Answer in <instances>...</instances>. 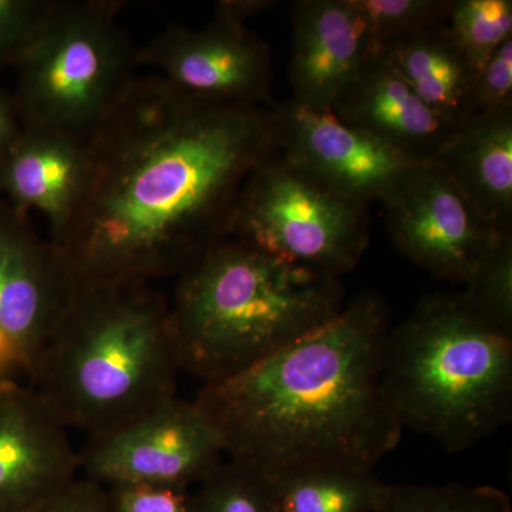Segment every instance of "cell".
Wrapping results in <instances>:
<instances>
[{
  "label": "cell",
  "instance_id": "6da1fadb",
  "mask_svg": "<svg viewBox=\"0 0 512 512\" xmlns=\"http://www.w3.org/2000/svg\"><path fill=\"white\" fill-rule=\"evenodd\" d=\"M79 210L56 242L76 285L177 278L231 237L242 187L276 153L271 107L188 96L137 76L87 140Z\"/></svg>",
  "mask_w": 512,
  "mask_h": 512
},
{
  "label": "cell",
  "instance_id": "7a4b0ae2",
  "mask_svg": "<svg viewBox=\"0 0 512 512\" xmlns=\"http://www.w3.org/2000/svg\"><path fill=\"white\" fill-rule=\"evenodd\" d=\"M390 315L375 293L238 375L204 383L195 402L229 460L274 481L319 470L373 473L402 440L383 389Z\"/></svg>",
  "mask_w": 512,
  "mask_h": 512
},
{
  "label": "cell",
  "instance_id": "3957f363",
  "mask_svg": "<svg viewBox=\"0 0 512 512\" xmlns=\"http://www.w3.org/2000/svg\"><path fill=\"white\" fill-rule=\"evenodd\" d=\"M180 372L168 299L153 285H76L28 384L92 437L177 397Z\"/></svg>",
  "mask_w": 512,
  "mask_h": 512
},
{
  "label": "cell",
  "instance_id": "277c9868",
  "mask_svg": "<svg viewBox=\"0 0 512 512\" xmlns=\"http://www.w3.org/2000/svg\"><path fill=\"white\" fill-rule=\"evenodd\" d=\"M168 308L183 372L211 383L326 325L345 291L338 278L228 237L177 276Z\"/></svg>",
  "mask_w": 512,
  "mask_h": 512
},
{
  "label": "cell",
  "instance_id": "5b68a950",
  "mask_svg": "<svg viewBox=\"0 0 512 512\" xmlns=\"http://www.w3.org/2000/svg\"><path fill=\"white\" fill-rule=\"evenodd\" d=\"M383 389L403 429L460 453L512 416V333L463 293H433L387 336Z\"/></svg>",
  "mask_w": 512,
  "mask_h": 512
},
{
  "label": "cell",
  "instance_id": "8992f818",
  "mask_svg": "<svg viewBox=\"0 0 512 512\" xmlns=\"http://www.w3.org/2000/svg\"><path fill=\"white\" fill-rule=\"evenodd\" d=\"M116 0H52L13 66L22 126L89 140L137 77Z\"/></svg>",
  "mask_w": 512,
  "mask_h": 512
},
{
  "label": "cell",
  "instance_id": "52a82bcc",
  "mask_svg": "<svg viewBox=\"0 0 512 512\" xmlns=\"http://www.w3.org/2000/svg\"><path fill=\"white\" fill-rule=\"evenodd\" d=\"M367 207L276 150L242 187L231 237L339 279L356 268L369 247Z\"/></svg>",
  "mask_w": 512,
  "mask_h": 512
},
{
  "label": "cell",
  "instance_id": "ba28073f",
  "mask_svg": "<svg viewBox=\"0 0 512 512\" xmlns=\"http://www.w3.org/2000/svg\"><path fill=\"white\" fill-rule=\"evenodd\" d=\"M77 454L80 476L104 487L191 488L220 466L225 451L200 404L177 396L119 429L87 437Z\"/></svg>",
  "mask_w": 512,
  "mask_h": 512
},
{
  "label": "cell",
  "instance_id": "9c48e42d",
  "mask_svg": "<svg viewBox=\"0 0 512 512\" xmlns=\"http://www.w3.org/2000/svg\"><path fill=\"white\" fill-rule=\"evenodd\" d=\"M394 247L441 281L466 284L512 231L487 220L439 163L421 165L384 202Z\"/></svg>",
  "mask_w": 512,
  "mask_h": 512
},
{
  "label": "cell",
  "instance_id": "30bf717a",
  "mask_svg": "<svg viewBox=\"0 0 512 512\" xmlns=\"http://www.w3.org/2000/svg\"><path fill=\"white\" fill-rule=\"evenodd\" d=\"M138 66L188 96L229 106L272 107V56L241 23L214 16L202 28L174 25L138 47Z\"/></svg>",
  "mask_w": 512,
  "mask_h": 512
},
{
  "label": "cell",
  "instance_id": "8fae6325",
  "mask_svg": "<svg viewBox=\"0 0 512 512\" xmlns=\"http://www.w3.org/2000/svg\"><path fill=\"white\" fill-rule=\"evenodd\" d=\"M279 153L353 200L386 202L421 165L330 110L291 100L271 107Z\"/></svg>",
  "mask_w": 512,
  "mask_h": 512
},
{
  "label": "cell",
  "instance_id": "7c38bea8",
  "mask_svg": "<svg viewBox=\"0 0 512 512\" xmlns=\"http://www.w3.org/2000/svg\"><path fill=\"white\" fill-rule=\"evenodd\" d=\"M74 288L59 248L37 234L26 212L0 198V332L18 350L26 376L62 320Z\"/></svg>",
  "mask_w": 512,
  "mask_h": 512
},
{
  "label": "cell",
  "instance_id": "4fadbf2b",
  "mask_svg": "<svg viewBox=\"0 0 512 512\" xmlns=\"http://www.w3.org/2000/svg\"><path fill=\"white\" fill-rule=\"evenodd\" d=\"M80 476L66 424L29 386L0 389V512H30Z\"/></svg>",
  "mask_w": 512,
  "mask_h": 512
},
{
  "label": "cell",
  "instance_id": "5bb4252c",
  "mask_svg": "<svg viewBox=\"0 0 512 512\" xmlns=\"http://www.w3.org/2000/svg\"><path fill=\"white\" fill-rule=\"evenodd\" d=\"M291 23V101L333 111L375 55L365 22L350 0H296Z\"/></svg>",
  "mask_w": 512,
  "mask_h": 512
},
{
  "label": "cell",
  "instance_id": "9a60e30c",
  "mask_svg": "<svg viewBox=\"0 0 512 512\" xmlns=\"http://www.w3.org/2000/svg\"><path fill=\"white\" fill-rule=\"evenodd\" d=\"M87 177L89 146L83 138L23 127L0 154V197L26 214L42 212L53 244L79 210Z\"/></svg>",
  "mask_w": 512,
  "mask_h": 512
},
{
  "label": "cell",
  "instance_id": "2e32d148",
  "mask_svg": "<svg viewBox=\"0 0 512 512\" xmlns=\"http://www.w3.org/2000/svg\"><path fill=\"white\" fill-rule=\"evenodd\" d=\"M333 113L421 163H437L461 124L421 100L376 55L367 60Z\"/></svg>",
  "mask_w": 512,
  "mask_h": 512
},
{
  "label": "cell",
  "instance_id": "e0dca14e",
  "mask_svg": "<svg viewBox=\"0 0 512 512\" xmlns=\"http://www.w3.org/2000/svg\"><path fill=\"white\" fill-rule=\"evenodd\" d=\"M437 163L488 221L512 231V106L463 121Z\"/></svg>",
  "mask_w": 512,
  "mask_h": 512
},
{
  "label": "cell",
  "instance_id": "ac0fdd59",
  "mask_svg": "<svg viewBox=\"0 0 512 512\" xmlns=\"http://www.w3.org/2000/svg\"><path fill=\"white\" fill-rule=\"evenodd\" d=\"M444 18L383 46L376 56L430 107L463 123L474 116L476 70L454 42Z\"/></svg>",
  "mask_w": 512,
  "mask_h": 512
},
{
  "label": "cell",
  "instance_id": "d6986e66",
  "mask_svg": "<svg viewBox=\"0 0 512 512\" xmlns=\"http://www.w3.org/2000/svg\"><path fill=\"white\" fill-rule=\"evenodd\" d=\"M279 512H377L387 484L373 473L319 470L275 481Z\"/></svg>",
  "mask_w": 512,
  "mask_h": 512
},
{
  "label": "cell",
  "instance_id": "ffe728a7",
  "mask_svg": "<svg viewBox=\"0 0 512 512\" xmlns=\"http://www.w3.org/2000/svg\"><path fill=\"white\" fill-rule=\"evenodd\" d=\"M195 512H279L274 480L227 458L192 490Z\"/></svg>",
  "mask_w": 512,
  "mask_h": 512
},
{
  "label": "cell",
  "instance_id": "44dd1931",
  "mask_svg": "<svg viewBox=\"0 0 512 512\" xmlns=\"http://www.w3.org/2000/svg\"><path fill=\"white\" fill-rule=\"evenodd\" d=\"M446 25L476 74L512 37L511 0H448Z\"/></svg>",
  "mask_w": 512,
  "mask_h": 512
},
{
  "label": "cell",
  "instance_id": "7402d4cb",
  "mask_svg": "<svg viewBox=\"0 0 512 512\" xmlns=\"http://www.w3.org/2000/svg\"><path fill=\"white\" fill-rule=\"evenodd\" d=\"M377 512H512L510 498L490 485L387 484Z\"/></svg>",
  "mask_w": 512,
  "mask_h": 512
},
{
  "label": "cell",
  "instance_id": "603a6c76",
  "mask_svg": "<svg viewBox=\"0 0 512 512\" xmlns=\"http://www.w3.org/2000/svg\"><path fill=\"white\" fill-rule=\"evenodd\" d=\"M377 50L446 16L448 0H350Z\"/></svg>",
  "mask_w": 512,
  "mask_h": 512
},
{
  "label": "cell",
  "instance_id": "cb8c5ba5",
  "mask_svg": "<svg viewBox=\"0 0 512 512\" xmlns=\"http://www.w3.org/2000/svg\"><path fill=\"white\" fill-rule=\"evenodd\" d=\"M461 293L481 315L512 333V235L474 269Z\"/></svg>",
  "mask_w": 512,
  "mask_h": 512
},
{
  "label": "cell",
  "instance_id": "d4e9b609",
  "mask_svg": "<svg viewBox=\"0 0 512 512\" xmlns=\"http://www.w3.org/2000/svg\"><path fill=\"white\" fill-rule=\"evenodd\" d=\"M106 490L111 512H195L191 488L128 484Z\"/></svg>",
  "mask_w": 512,
  "mask_h": 512
},
{
  "label": "cell",
  "instance_id": "484cf974",
  "mask_svg": "<svg viewBox=\"0 0 512 512\" xmlns=\"http://www.w3.org/2000/svg\"><path fill=\"white\" fill-rule=\"evenodd\" d=\"M52 0H0V67L15 64Z\"/></svg>",
  "mask_w": 512,
  "mask_h": 512
},
{
  "label": "cell",
  "instance_id": "4316f807",
  "mask_svg": "<svg viewBox=\"0 0 512 512\" xmlns=\"http://www.w3.org/2000/svg\"><path fill=\"white\" fill-rule=\"evenodd\" d=\"M512 106V37L480 67L473 87V111Z\"/></svg>",
  "mask_w": 512,
  "mask_h": 512
},
{
  "label": "cell",
  "instance_id": "83f0119b",
  "mask_svg": "<svg viewBox=\"0 0 512 512\" xmlns=\"http://www.w3.org/2000/svg\"><path fill=\"white\" fill-rule=\"evenodd\" d=\"M30 512H111L104 485L79 476Z\"/></svg>",
  "mask_w": 512,
  "mask_h": 512
},
{
  "label": "cell",
  "instance_id": "f1b7e54d",
  "mask_svg": "<svg viewBox=\"0 0 512 512\" xmlns=\"http://www.w3.org/2000/svg\"><path fill=\"white\" fill-rule=\"evenodd\" d=\"M272 0H222L215 6L214 16L245 25L249 18L274 8Z\"/></svg>",
  "mask_w": 512,
  "mask_h": 512
},
{
  "label": "cell",
  "instance_id": "f546056e",
  "mask_svg": "<svg viewBox=\"0 0 512 512\" xmlns=\"http://www.w3.org/2000/svg\"><path fill=\"white\" fill-rule=\"evenodd\" d=\"M22 128L15 99L0 93V154L19 136Z\"/></svg>",
  "mask_w": 512,
  "mask_h": 512
},
{
  "label": "cell",
  "instance_id": "4dcf8cb0",
  "mask_svg": "<svg viewBox=\"0 0 512 512\" xmlns=\"http://www.w3.org/2000/svg\"><path fill=\"white\" fill-rule=\"evenodd\" d=\"M23 373L26 376L25 365L18 350L2 332H0V389L15 383V376Z\"/></svg>",
  "mask_w": 512,
  "mask_h": 512
}]
</instances>
